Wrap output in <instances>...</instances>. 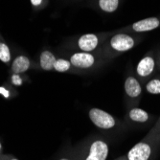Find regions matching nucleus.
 <instances>
[{
    "instance_id": "20",
    "label": "nucleus",
    "mask_w": 160,
    "mask_h": 160,
    "mask_svg": "<svg viewBox=\"0 0 160 160\" xmlns=\"http://www.w3.org/2000/svg\"><path fill=\"white\" fill-rule=\"evenodd\" d=\"M0 93H2L5 97H9V92L7 90H5L3 87H0Z\"/></svg>"
},
{
    "instance_id": "21",
    "label": "nucleus",
    "mask_w": 160,
    "mask_h": 160,
    "mask_svg": "<svg viewBox=\"0 0 160 160\" xmlns=\"http://www.w3.org/2000/svg\"><path fill=\"white\" fill-rule=\"evenodd\" d=\"M153 128H155L158 132H160V119L156 122V124L154 125V127H153Z\"/></svg>"
},
{
    "instance_id": "8",
    "label": "nucleus",
    "mask_w": 160,
    "mask_h": 160,
    "mask_svg": "<svg viewBox=\"0 0 160 160\" xmlns=\"http://www.w3.org/2000/svg\"><path fill=\"white\" fill-rule=\"evenodd\" d=\"M125 91L128 97L136 99L142 93V87L138 80L132 76H128L125 82Z\"/></svg>"
},
{
    "instance_id": "17",
    "label": "nucleus",
    "mask_w": 160,
    "mask_h": 160,
    "mask_svg": "<svg viewBox=\"0 0 160 160\" xmlns=\"http://www.w3.org/2000/svg\"><path fill=\"white\" fill-rule=\"evenodd\" d=\"M20 74H12V82L14 85H21L22 84V79L19 76Z\"/></svg>"
},
{
    "instance_id": "9",
    "label": "nucleus",
    "mask_w": 160,
    "mask_h": 160,
    "mask_svg": "<svg viewBox=\"0 0 160 160\" xmlns=\"http://www.w3.org/2000/svg\"><path fill=\"white\" fill-rule=\"evenodd\" d=\"M159 25H160V21L157 18H149L135 22L132 25V30L137 33L148 32V31L154 30Z\"/></svg>"
},
{
    "instance_id": "23",
    "label": "nucleus",
    "mask_w": 160,
    "mask_h": 160,
    "mask_svg": "<svg viewBox=\"0 0 160 160\" xmlns=\"http://www.w3.org/2000/svg\"><path fill=\"white\" fill-rule=\"evenodd\" d=\"M116 160H127V158H126V156H122V157H120V158H118V159H116Z\"/></svg>"
},
{
    "instance_id": "14",
    "label": "nucleus",
    "mask_w": 160,
    "mask_h": 160,
    "mask_svg": "<svg viewBox=\"0 0 160 160\" xmlns=\"http://www.w3.org/2000/svg\"><path fill=\"white\" fill-rule=\"evenodd\" d=\"M72 64L70 62V61L64 60V59H57L55 65H54V70H56L57 72H61V73H64V72H67L70 70Z\"/></svg>"
},
{
    "instance_id": "13",
    "label": "nucleus",
    "mask_w": 160,
    "mask_h": 160,
    "mask_svg": "<svg viewBox=\"0 0 160 160\" xmlns=\"http://www.w3.org/2000/svg\"><path fill=\"white\" fill-rule=\"evenodd\" d=\"M119 6V0H99V7L106 12H113Z\"/></svg>"
},
{
    "instance_id": "4",
    "label": "nucleus",
    "mask_w": 160,
    "mask_h": 160,
    "mask_svg": "<svg viewBox=\"0 0 160 160\" xmlns=\"http://www.w3.org/2000/svg\"><path fill=\"white\" fill-rule=\"evenodd\" d=\"M109 44L113 51L121 53V52H127L132 49L135 44V41L133 38L130 37L129 35L117 34L111 38Z\"/></svg>"
},
{
    "instance_id": "10",
    "label": "nucleus",
    "mask_w": 160,
    "mask_h": 160,
    "mask_svg": "<svg viewBox=\"0 0 160 160\" xmlns=\"http://www.w3.org/2000/svg\"><path fill=\"white\" fill-rule=\"evenodd\" d=\"M31 67V62L26 56H18L13 60L11 71L12 74H22L28 71Z\"/></svg>"
},
{
    "instance_id": "3",
    "label": "nucleus",
    "mask_w": 160,
    "mask_h": 160,
    "mask_svg": "<svg viewBox=\"0 0 160 160\" xmlns=\"http://www.w3.org/2000/svg\"><path fill=\"white\" fill-rule=\"evenodd\" d=\"M88 116L91 122L99 128L110 129L116 126V120L113 116L101 108H93L89 109Z\"/></svg>"
},
{
    "instance_id": "24",
    "label": "nucleus",
    "mask_w": 160,
    "mask_h": 160,
    "mask_svg": "<svg viewBox=\"0 0 160 160\" xmlns=\"http://www.w3.org/2000/svg\"><path fill=\"white\" fill-rule=\"evenodd\" d=\"M0 154H1V143H0Z\"/></svg>"
},
{
    "instance_id": "12",
    "label": "nucleus",
    "mask_w": 160,
    "mask_h": 160,
    "mask_svg": "<svg viewBox=\"0 0 160 160\" xmlns=\"http://www.w3.org/2000/svg\"><path fill=\"white\" fill-rule=\"evenodd\" d=\"M128 118L130 121L135 123H146L150 118V115L146 110L139 108H133L128 111Z\"/></svg>"
},
{
    "instance_id": "16",
    "label": "nucleus",
    "mask_w": 160,
    "mask_h": 160,
    "mask_svg": "<svg viewBox=\"0 0 160 160\" xmlns=\"http://www.w3.org/2000/svg\"><path fill=\"white\" fill-rule=\"evenodd\" d=\"M0 61L4 63H9L11 62V52L7 44L0 41Z\"/></svg>"
},
{
    "instance_id": "18",
    "label": "nucleus",
    "mask_w": 160,
    "mask_h": 160,
    "mask_svg": "<svg viewBox=\"0 0 160 160\" xmlns=\"http://www.w3.org/2000/svg\"><path fill=\"white\" fill-rule=\"evenodd\" d=\"M0 160H18V159L11 154H2L1 153L0 154Z\"/></svg>"
},
{
    "instance_id": "7",
    "label": "nucleus",
    "mask_w": 160,
    "mask_h": 160,
    "mask_svg": "<svg viewBox=\"0 0 160 160\" xmlns=\"http://www.w3.org/2000/svg\"><path fill=\"white\" fill-rule=\"evenodd\" d=\"M99 44V38L95 34L82 35L78 40V46L82 52L90 53L97 48Z\"/></svg>"
},
{
    "instance_id": "1",
    "label": "nucleus",
    "mask_w": 160,
    "mask_h": 160,
    "mask_svg": "<svg viewBox=\"0 0 160 160\" xmlns=\"http://www.w3.org/2000/svg\"><path fill=\"white\" fill-rule=\"evenodd\" d=\"M159 143L160 132L152 128L146 137L129 150L126 158L127 160H150Z\"/></svg>"
},
{
    "instance_id": "15",
    "label": "nucleus",
    "mask_w": 160,
    "mask_h": 160,
    "mask_svg": "<svg viewBox=\"0 0 160 160\" xmlns=\"http://www.w3.org/2000/svg\"><path fill=\"white\" fill-rule=\"evenodd\" d=\"M146 89L151 94L153 95L160 94V79L154 78L150 80L146 84Z\"/></svg>"
},
{
    "instance_id": "5",
    "label": "nucleus",
    "mask_w": 160,
    "mask_h": 160,
    "mask_svg": "<svg viewBox=\"0 0 160 160\" xmlns=\"http://www.w3.org/2000/svg\"><path fill=\"white\" fill-rule=\"evenodd\" d=\"M70 62L72 66L80 69L91 68L95 63V58L93 55L87 52L75 53L70 57Z\"/></svg>"
},
{
    "instance_id": "11",
    "label": "nucleus",
    "mask_w": 160,
    "mask_h": 160,
    "mask_svg": "<svg viewBox=\"0 0 160 160\" xmlns=\"http://www.w3.org/2000/svg\"><path fill=\"white\" fill-rule=\"evenodd\" d=\"M56 60H57V58L55 57V55L52 52H50L48 50H45V51H43L40 54L39 65L43 70H46V71L53 70Z\"/></svg>"
},
{
    "instance_id": "6",
    "label": "nucleus",
    "mask_w": 160,
    "mask_h": 160,
    "mask_svg": "<svg viewBox=\"0 0 160 160\" xmlns=\"http://www.w3.org/2000/svg\"><path fill=\"white\" fill-rule=\"evenodd\" d=\"M154 68H155L154 59L151 56H146L138 62L136 66V74L142 79H146L153 73Z\"/></svg>"
},
{
    "instance_id": "19",
    "label": "nucleus",
    "mask_w": 160,
    "mask_h": 160,
    "mask_svg": "<svg viewBox=\"0 0 160 160\" xmlns=\"http://www.w3.org/2000/svg\"><path fill=\"white\" fill-rule=\"evenodd\" d=\"M42 1H43V0H31V3H32L33 6L38 7V6H39L42 3Z\"/></svg>"
},
{
    "instance_id": "2",
    "label": "nucleus",
    "mask_w": 160,
    "mask_h": 160,
    "mask_svg": "<svg viewBox=\"0 0 160 160\" xmlns=\"http://www.w3.org/2000/svg\"><path fill=\"white\" fill-rule=\"evenodd\" d=\"M108 152V142L103 139H95L81 152L78 160H107Z\"/></svg>"
},
{
    "instance_id": "22",
    "label": "nucleus",
    "mask_w": 160,
    "mask_h": 160,
    "mask_svg": "<svg viewBox=\"0 0 160 160\" xmlns=\"http://www.w3.org/2000/svg\"><path fill=\"white\" fill-rule=\"evenodd\" d=\"M59 160H72V159L69 158V157H62V158H60Z\"/></svg>"
}]
</instances>
